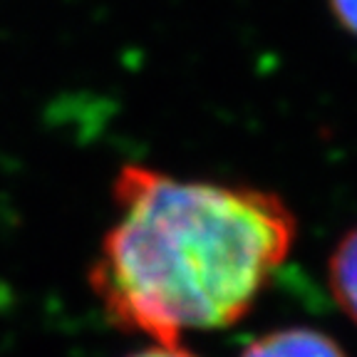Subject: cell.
I'll return each instance as SVG.
<instances>
[{
  "label": "cell",
  "instance_id": "6da1fadb",
  "mask_svg": "<svg viewBox=\"0 0 357 357\" xmlns=\"http://www.w3.org/2000/svg\"><path fill=\"white\" fill-rule=\"evenodd\" d=\"M117 216L89 268L107 320L159 345L238 323L288 258L296 216L253 186L124 167Z\"/></svg>",
  "mask_w": 357,
  "mask_h": 357
},
{
  "label": "cell",
  "instance_id": "3957f363",
  "mask_svg": "<svg viewBox=\"0 0 357 357\" xmlns=\"http://www.w3.org/2000/svg\"><path fill=\"white\" fill-rule=\"evenodd\" d=\"M328 283L335 303L357 325V226L335 245L328 263Z\"/></svg>",
  "mask_w": 357,
  "mask_h": 357
},
{
  "label": "cell",
  "instance_id": "277c9868",
  "mask_svg": "<svg viewBox=\"0 0 357 357\" xmlns=\"http://www.w3.org/2000/svg\"><path fill=\"white\" fill-rule=\"evenodd\" d=\"M330 8L342 28L357 38V0H330Z\"/></svg>",
  "mask_w": 357,
  "mask_h": 357
},
{
  "label": "cell",
  "instance_id": "7a4b0ae2",
  "mask_svg": "<svg viewBox=\"0 0 357 357\" xmlns=\"http://www.w3.org/2000/svg\"><path fill=\"white\" fill-rule=\"evenodd\" d=\"M238 357H347L330 335L315 328H280L245 345Z\"/></svg>",
  "mask_w": 357,
  "mask_h": 357
},
{
  "label": "cell",
  "instance_id": "5b68a950",
  "mask_svg": "<svg viewBox=\"0 0 357 357\" xmlns=\"http://www.w3.org/2000/svg\"><path fill=\"white\" fill-rule=\"evenodd\" d=\"M129 357H196V355L189 347H184V342H178V345H159V342H151V345L132 352Z\"/></svg>",
  "mask_w": 357,
  "mask_h": 357
}]
</instances>
